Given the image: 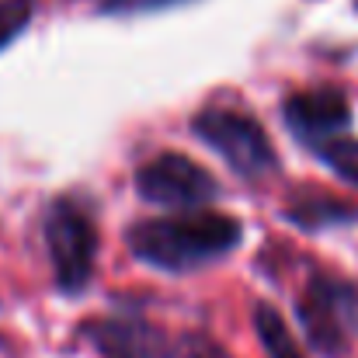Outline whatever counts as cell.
I'll return each instance as SVG.
<instances>
[{"label":"cell","mask_w":358,"mask_h":358,"mask_svg":"<svg viewBox=\"0 0 358 358\" xmlns=\"http://www.w3.org/2000/svg\"><path fill=\"white\" fill-rule=\"evenodd\" d=\"M240 237H243V227L234 216L213 213V209H188L178 216L132 223L125 243L132 257H139L143 264L160 268L167 275H188L227 257L240 243Z\"/></svg>","instance_id":"obj_1"},{"label":"cell","mask_w":358,"mask_h":358,"mask_svg":"<svg viewBox=\"0 0 358 358\" xmlns=\"http://www.w3.org/2000/svg\"><path fill=\"white\" fill-rule=\"evenodd\" d=\"M45 250L59 292H84L98 261V227L77 199H56L45 209Z\"/></svg>","instance_id":"obj_2"},{"label":"cell","mask_w":358,"mask_h":358,"mask_svg":"<svg viewBox=\"0 0 358 358\" xmlns=\"http://www.w3.org/2000/svg\"><path fill=\"white\" fill-rule=\"evenodd\" d=\"M296 317L320 355H345L358 334V285L334 275H313L296 299Z\"/></svg>","instance_id":"obj_3"},{"label":"cell","mask_w":358,"mask_h":358,"mask_svg":"<svg viewBox=\"0 0 358 358\" xmlns=\"http://www.w3.org/2000/svg\"><path fill=\"white\" fill-rule=\"evenodd\" d=\"M192 132L247 181H264L271 171H278V157L264 129L237 108H223V105L202 108L192 119Z\"/></svg>","instance_id":"obj_4"},{"label":"cell","mask_w":358,"mask_h":358,"mask_svg":"<svg viewBox=\"0 0 358 358\" xmlns=\"http://www.w3.org/2000/svg\"><path fill=\"white\" fill-rule=\"evenodd\" d=\"M136 188L146 202L167 209H199L220 195V181L185 153H160L136 171Z\"/></svg>","instance_id":"obj_5"},{"label":"cell","mask_w":358,"mask_h":358,"mask_svg":"<svg viewBox=\"0 0 358 358\" xmlns=\"http://www.w3.org/2000/svg\"><path fill=\"white\" fill-rule=\"evenodd\" d=\"M285 125L296 139H303L306 146H320L334 136H341L352 125V108L348 98L334 87H317V91H299L292 98H285Z\"/></svg>","instance_id":"obj_6"},{"label":"cell","mask_w":358,"mask_h":358,"mask_svg":"<svg viewBox=\"0 0 358 358\" xmlns=\"http://www.w3.org/2000/svg\"><path fill=\"white\" fill-rule=\"evenodd\" d=\"M80 331L101 358H171V348H174V341L160 327L139 317L87 320Z\"/></svg>","instance_id":"obj_7"},{"label":"cell","mask_w":358,"mask_h":358,"mask_svg":"<svg viewBox=\"0 0 358 358\" xmlns=\"http://www.w3.org/2000/svg\"><path fill=\"white\" fill-rule=\"evenodd\" d=\"M254 327H257V338H261L268 358H306L299 352L296 338L289 334L285 320L278 317V310H271L268 303H261V306L254 310Z\"/></svg>","instance_id":"obj_8"},{"label":"cell","mask_w":358,"mask_h":358,"mask_svg":"<svg viewBox=\"0 0 358 358\" xmlns=\"http://www.w3.org/2000/svg\"><path fill=\"white\" fill-rule=\"evenodd\" d=\"M358 213L345 202H334V199H303L289 209V220L292 223H303V227H324V223H348L355 220Z\"/></svg>","instance_id":"obj_9"},{"label":"cell","mask_w":358,"mask_h":358,"mask_svg":"<svg viewBox=\"0 0 358 358\" xmlns=\"http://www.w3.org/2000/svg\"><path fill=\"white\" fill-rule=\"evenodd\" d=\"M317 153L324 157V164H327L338 178H345L348 185H355L358 188V139L334 136V139L320 143V146H317Z\"/></svg>","instance_id":"obj_10"},{"label":"cell","mask_w":358,"mask_h":358,"mask_svg":"<svg viewBox=\"0 0 358 358\" xmlns=\"http://www.w3.org/2000/svg\"><path fill=\"white\" fill-rule=\"evenodd\" d=\"M35 0H0V52L31 24Z\"/></svg>","instance_id":"obj_11"},{"label":"cell","mask_w":358,"mask_h":358,"mask_svg":"<svg viewBox=\"0 0 358 358\" xmlns=\"http://www.w3.org/2000/svg\"><path fill=\"white\" fill-rule=\"evenodd\" d=\"M171 358H230V355H227V348H223V345H216L209 334L192 331V334H185V338H178V341H174Z\"/></svg>","instance_id":"obj_12"},{"label":"cell","mask_w":358,"mask_h":358,"mask_svg":"<svg viewBox=\"0 0 358 358\" xmlns=\"http://www.w3.org/2000/svg\"><path fill=\"white\" fill-rule=\"evenodd\" d=\"M181 0H101L105 14H146V10H160V7H174Z\"/></svg>","instance_id":"obj_13"}]
</instances>
